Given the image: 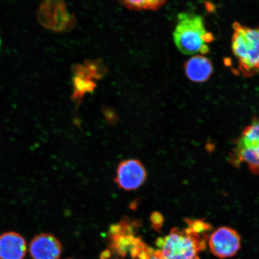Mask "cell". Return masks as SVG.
Segmentation results:
<instances>
[{
  "label": "cell",
  "mask_w": 259,
  "mask_h": 259,
  "mask_svg": "<svg viewBox=\"0 0 259 259\" xmlns=\"http://www.w3.org/2000/svg\"><path fill=\"white\" fill-rule=\"evenodd\" d=\"M173 38L178 50L187 56L208 54L209 44L214 40L212 32L207 30L202 16L189 12L178 15Z\"/></svg>",
  "instance_id": "1"
},
{
  "label": "cell",
  "mask_w": 259,
  "mask_h": 259,
  "mask_svg": "<svg viewBox=\"0 0 259 259\" xmlns=\"http://www.w3.org/2000/svg\"><path fill=\"white\" fill-rule=\"evenodd\" d=\"M231 48L239 72L245 77L259 73V25L252 28L235 22Z\"/></svg>",
  "instance_id": "2"
},
{
  "label": "cell",
  "mask_w": 259,
  "mask_h": 259,
  "mask_svg": "<svg viewBox=\"0 0 259 259\" xmlns=\"http://www.w3.org/2000/svg\"><path fill=\"white\" fill-rule=\"evenodd\" d=\"M206 235L194 232L189 227L171 229L169 234L157 239L155 244L164 259H200L206 245Z\"/></svg>",
  "instance_id": "3"
},
{
  "label": "cell",
  "mask_w": 259,
  "mask_h": 259,
  "mask_svg": "<svg viewBox=\"0 0 259 259\" xmlns=\"http://www.w3.org/2000/svg\"><path fill=\"white\" fill-rule=\"evenodd\" d=\"M230 163L239 167L247 165L250 172L259 176V118L254 116L250 124L246 126L234 141L229 154Z\"/></svg>",
  "instance_id": "4"
},
{
  "label": "cell",
  "mask_w": 259,
  "mask_h": 259,
  "mask_svg": "<svg viewBox=\"0 0 259 259\" xmlns=\"http://www.w3.org/2000/svg\"><path fill=\"white\" fill-rule=\"evenodd\" d=\"M139 226V220H131L127 218L111 225L109 235L112 252L122 258L129 253L133 258L137 259L147 246L135 235Z\"/></svg>",
  "instance_id": "5"
},
{
  "label": "cell",
  "mask_w": 259,
  "mask_h": 259,
  "mask_svg": "<svg viewBox=\"0 0 259 259\" xmlns=\"http://www.w3.org/2000/svg\"><path fill=\"white\" fill-rule=\"evenodd\" d=\"M37 19L45 28L57 32L69 31L75 19L67 11L64 0H45L37 11Z\"/></svg>",
  "instance_id": "6"
},
{
  "label": "cell",
  "mask_w": 259,
  "mask_h": 259,
  "mask_svg": "<svg viewBox=\"0 0 259 259\" xmlns=\"http://www.w3.org/2000/svg\"><path fill=\"white\" fill-rule=\"evenodd\" d=\"M241 237L235 230L221 227L210 235L208 245L211 253L220 258L234 256L241 248Z\"/></svg>",
  "instance_id": "7"
},
{
  "label": "cell",
  "mask_w": 259,
  "mask_h": 259,
  "mask_svg": "<svg viewBox=\"0 0 259 259\" xmlns=\"http://www.w3.org/2000/svg\"><path fill=\"white\" fill-rule=\"evenodd\" d=\"M147 177V170L140 161L126 160L118 165L115 182L122 190L133 191L139 189Z\"/></svg>",
  "instance_id": "8"
},
{
  "label": "cell",
  "mask_w": 259,
  "mask_h": 259,
  "mask_svg": "<svg viewBox=\"0 0 259 259\" xmlns=\"http://www.w3.org/2000/svg\"><path fill=\"white\" fill-rule=\"evenodd\" d=\"M29 252L32 259H59L62 245L54 235L43 233L32 238Z\"/></svg>",
  "instance_id": "9"
},
{
  "label": "cell",
  "mask_w": 259,
  "mask_h": 259,
  "mask_svg": "<svg viewBox=\"0 0 259 259\" xmlns=\"http://www.w3.org/2000/svg\"><path fill=\"white\" fill-rule=\"evenodd\" d=\"M27 251L25 239L11 231L0 235V259H24Z\"/></svg>",
  "instance_id": "10"
},
{
  "label": "cell",
  "mask_w": 259,
  "mask_h": 259,
  "mask_svg": "<svg viewBox=\"0 0 259 259\" xmlns=\"http://www.w3.org/2000/svg\"><path fill=\"white\" fill-rule=\"evenodd\" d=\"M213 69L211 61L202 55L191 57L184 64L186 76L193 82H206L212 76Z\"/></svg>",
  "instance_id": "11"
},
{
  "label": "cell",
  "mask_w": 259,
  "mask_h": 259,
  "mask_svg": "<svg viewBox=\"0 0 259 259\" xmlns=\"http://www.w3.org/2000/svg\"><path fill=\"white\" fill-rule=\"evenodd\" d=\"M73 87L72 100L79 106L85 94L92 93L95 90L96 84L93 80L73 76Z\"/></svg>",
  "instance_id": "12"
},
{
  "label": "cell",
  "mask_w": 259,
  "mask_h": 259,
  "mask_svg": "<svg viewBox=\"0 0 259 259\" xmlns=\"http://www.w3.org/2000/svg\"><path fill=\"white\" fill-rule=\"evenodd\" d=\"M186 222L189 228L199 235H207L206 232L211 229V226L203 220L186 219Z\"/></svg>",
  "instance_id": "13"
},
{
  "label": "cell",
  "mask_w": 259,
  "mask_h": 259,
  "mask_svg": "<svg viewBox=\"0 0 259 259\" xmlns=\"http://www.w3.org/2000/svg\"><path fill=\"white\" fill-rule=\"evenodd\" d=\"M151 222L153 228L157 232H160L163 225L164 217L158 211H155L151 213L150 217Z\"/></svg>",
  "instance_id": "14"
},
{
  "label": "cell",
  "mask_w": 259,
  "mask_h": 259,
  "mask_svg": "<svg viewBox=\"0 0 259 259\" xmlns=\"http://www.w3.org/2000/svg\"><path fill=\"white\" fill-rule=\"evenodd\" d=\"M106 121L109 125H115L118 122V115L114 110L111 108H105L103 109Z\"/></svg>",
  "instance_id": "15"
},
{
  "label": "cell",
  "mask_w": 259,
  "mask_h": 259,
  "mask_svg": "<svg viewBox=\"0 0 259 259\" xmlns=\"http://www.w3.org/2000/svg\"><path fill=\"white\" fill-rule=\"evenodd\" d=\"M151 11H156L165 4L167 0H148Z\"/></svg>",
  "instance_id": "16"
},
{
  "label": "cell",
  "mask_w": 259,
  "mask_h": 259,
  "mask_svg": "<svg viewBox=\"0 0 259 259\" xmlns=\"http://www.w3.org/2000/svg\"><path fill=\"white\" fill-rule=\"evenodd\" d=\"M147 259H164L161 256L159 251L158 250H154Z\"/></svg>",
  "instance_id": "17"
},
{
  "label": "cell",
  "mask_w": 259,
  "mask_h": 259,
  "mask_svg": "<svg viewBox=\"0 0 259 259\" xmlns=\"http://www.w3.org/2000/svg\"><path fill=\"white\" fill-rule=\"evenodd\" d=\"M0 44H1V41H0Z\"/></svg>",
  "instance_id": "18"
},
{
  "label": "cell",
  "mask_w": 259,
  "mask_h": 259,
  "mask_svg": "<svg viewBox=\"0 0 259 259\" xmlns=\"http://www.w3.org/2000/svg\"><path fill=\"white\" fill-rule=\"evenodd\" d=\"M69 259H72V258H69Z\"/></svg>",
  "instance_id": "19"
}]
</instances>
